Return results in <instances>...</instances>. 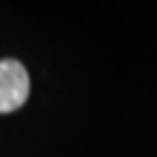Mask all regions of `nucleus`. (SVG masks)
Instances as JSON below:
<instances>
[{"label":"nucleus","mask_w":157,"mask_h":157,"mask_svg":"<svg viewBox=\"0 0 157 157\" xmlns=\"http://www.w3.org/2000/svg\"><path fill=\"white\" fill-rule=\"evenodd\" d=\"M31 92V78L26 68L15 59L0 61V113L20 109Z\"/></svg>","instance_id":"1"}]
</instances>
